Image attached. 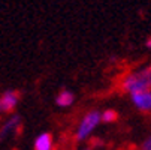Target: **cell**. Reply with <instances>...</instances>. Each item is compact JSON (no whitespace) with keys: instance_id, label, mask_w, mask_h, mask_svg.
<instances>
[{"instance_id":"8992f818","label":"cell","mask_w":151,"mask_h":150,"mask_svg":"<svg viewBox=\"0 0 151 150\" xmlns=\"http://www.w3.org/2000/svg\"><path fill=\"white\" fill-rule=\"evenodd\" d=\"M33 150H54V137L50 132H40L33 140Z\"/></svg>"},{"instance_id":"30bf717a","label":"cell","mask_w":151,"mask_h":150,"mask_svg":"<svg viewBox=\"0 0 151 150\" xmlns=\"http://www.w3.org/2000/svg\"><path fill=\"white\" fill-rule=\"evenodd\" d=\"M147 47H148V48H151V39H148V41H147Z\"/></svg>"},{"instance_id":"52a82bcc","label":"cell","mask_w":151,"mask_h":150,"mask_svg":"<svg viewBox=\"0 0 151 150\" xmlns=\"http://www.w3.org/2000/svg\"><path fill=\"white\" fill-rule=\"evenodd\" d=\"M73 102H75V95L68 89H63L55 95V105L60 108H69L73 105Z\"/></svg>"},{"instance_id":"6da1fadb","label":"cell","mask_w":151,"mask_h":150,"mask_svg":"<svg viewBox=\"0 0 151 150\" xmlns=\"http://www.w3.org/2000/svg\"><path fill=\"white\" fill-rule=\"evenodd\" d=\"M121 89L129 95L141 90H151V66L126 75L121 81Z\"/></svg>"},{"instance_id":"277c9868","label":"cell","mask_w":151,"mask_h":150,"mask_svg":"<svg viewBox=\"0 0 151 150\" xmlns=\"http://www.w3.org/2000/svg\"><path fill=\"white\" fill-rule=\"evenodd\" d=\"M23 119L19 114H11L2 125H0V141H3L12 135H17L21 129Z\"/></svg>"},{"instance_id":"7a4b0ae2","label":"cell","mask_w":151,"mask_h":150,"mask_svg":"<svg viewBox=\"0 0 151 150\" xmlns=\"http://www.w3.org/2000/svg\"><path fill=\"white\" fill-rule=\"evenodd\" d=\"M102 123L100 119V111L99 110H91L85 113V116L81 119L78 123V128L75 131V140L76 141H85L91 137V134L96 131V128Z\"/></svg>"},{"instance_id":"9c48e42d","label":"cell","mask_w":151,"mask_h":150,"mask_svg":"<svg viewBox=\"0 0 151 150\" xmlns=\"http://www.w3.org/2000/svg\"><path fill=\"white\" fill-rule=\"evenodd\" d=\"M141 150H151V135L142 143V146H141Z\"/></svg>"},{"instance_id":"3957f363","label":"cell","mask_w":151,"mask_h":150,"mask_svg":"<svg viewBox=\"0 0 151 150\" xmlns=\"http://www.w3.org/2000/svg\"><path fill=\"white\" fill-rule=\"evenodd\" d=\"M19 92L15 89H6L0 95V114H12L19 104Z\"/></svg>"},{"instance_id":"5b68a950","label":"cell","mask_w":151,"mask_h":150,"mask_svg":"<svg viewBox=\"0 0 151 150\" xmlns=\"http://www.w3.org/2000/svg\"><path fill=\"white\" fill-rule=\"evenodd\" d=\"M130 101L136 110L142 113H151V90H141L130 93Z\"/></svg>"},{"instance_id":"ba28073f","label":"cell","mask_w":151,"mask_h":150,"mask_svg":"<svg viewBox=\"0 0 151 150\" xmlns=\"http://www.w3.org/2000/svg\"><path fill=\"white\" fill-rule=\"evenodd\" d=\"M117 111L115 110H111V108H108L105 111H100V119L103 123H114L117 120Z\"/></svg>"},{"instance_id":"8fae6325","label":"cell","mask_w":151,"mask_h":150,"mask_svg":"<svg viewBox=\"0 0 151 150\" xmlns=\"http://www.w3.org/2000/svg\"><path fill=\"white\" fill-rule=\"evenodd\" d=\"M82 150H93V149H90V147H87V149H82Z\"/></svg>"}]
</instances>
